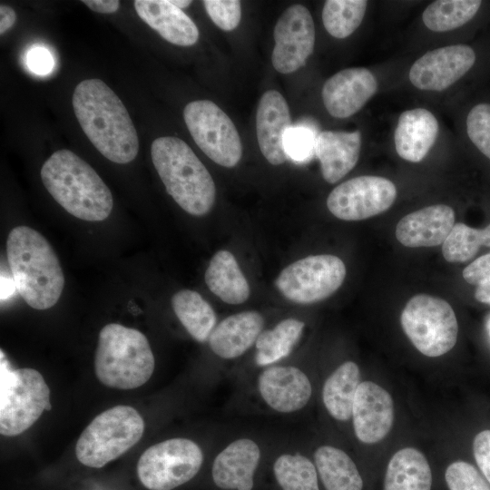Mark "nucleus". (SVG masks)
I'll return each mask as SVG.
<instances>
[{
	"label": "nucleus",
	"mask_w": 490,
	"mask_h": 490,
	"mask_svg": "<svg viewBox=\"0 0 490 490\" xmlns=\"http://www.w3.org/2000/svg\"><path fill=\"white\" fill-rule=\"evenodd\" d=\"M134 7L140 18L166 41L180 46L198 41L196 24L171 0H135Z\"/></svg>",
	"instance_id": "obj_23"
},
{
	"label": "nucleus",
	"mask_w": 490,
	"mask_h": 490,
	"mask_svg": "<svg viewBox=\"0 0 490 490\" xmlns=\"http://www.w3.org/2000/svg\"><path fill=\"white\" fill-rule=\"evenodd\" d=\"M260 459V449L254 440L237 439L215 457L211 468L213 482L224 490H251Z\"/></svg>",
	"instance_id": "obj_20"
},
{
	"label": "nucleus",
	"mask_w": 490,
	"mask_h": 490,
	"mask_svg": "<svg viewBox=\"0 0 490 490\" xmlns=\"http://www.w3.org/2000/svg\"><path fill=\"white\" fill-rule=\"evenodd\" d=\"M455 225V211L436 204L404 216L397 224L396 237L406 247H434L443 244Z\"/></svg>",
	"instance_id": "obj_19"
},
{
	"label": "nucleus",
	"mask_w": 490,
	"mask_h": 490,
	"mask_svg": "<svg viewBox=\"0 0 490 490\" xmlns=\"http://www.w3.org/2000/svg\"><path fill=\"white\" fill-rule=\"evenodd\" d=\"M171 3L177 6L178 8H185L191 4V1H186V0H172Z\"/></svg>",
	"instance_id": "obj_45"
},
{
	"label": "nucleus",
	"mask_w": 490,
	"mask_h": 490,
	"mask_svg": "<svg viewBox=\"0 0 490 490\" xmlns=\"http://www.w3.org/2000/svg\"><path fill=\"white\" fill-rule=\"evenodd\" d=\"M304 327L303 321L289 318L262 331L255 343V363L266 367L287 358L300 338Z\"/></svg>",
	"instance_id": "obj_30"
},
{
	"label": "nucleus",
	"mask_w": 490,
	"mask_h": 490,
	"mask_svg": "<svg viewBox=\"0 0 490 490\" xmlns=\"http://www.w3.org/2000/svg\"><path fill=\"white\" fill-rule=\"evenodd\" d=\"M481 4L479 0H437L427 5L422 20L431 31H451L469 22Z\"/></svg>",
	"instance_id": "obj_31"
},
{
	"label": "nucleus",
	"mask_w": 490,
	"mask_h": 490,
	"mask_svg": "<svg viewBox=\"0 0 490 490\" xmlns=\"http://www.w3.org/2000/svg\"><path fill=\"white\" fill-rule=\"evenodd\" d=\"M264 318L257 311L230 315L215 326L209 337L212 352L224 359L243 355L262 332Z\"/></svg>",
	"instance_id": "obj_22"
},
{
	"label": "nucleus",
	"mask_w": 490,
	"mask_h": 490,
	"mask_svg": "<svg viewBox=\"0 0 490 490\" xmlns=\"http://www.w3.org/2000/svg\"><path fill=\"white\" fill-rule=\"evenodd\" d=\"M6 255L14 285L24 300L40 310L55 305L64 277L47 240L28 226L15 227L7 237Z\"/></svg>",
	"instance_id": "obj_2"
},
{
	"label": "nucleus",
	"mask_w": 490,
	"mask_h": 490,
	"mask_svg": "<svg viewBox=\"0 0 490 490\" xmlns=\"http://www.w3.org/2000/svg\"><path fill=\"white\" fill-rule=\"evenodd\" d=\"M473 453L477 466L490 485V430L478 433L473 442Z\"/></svg>",
	"instance_id": "obj_39"
},
{
	"label": "nucleus",
	"mask_w": 490,
	"mask_h": 490,
	"mask_svg": "<svg viewBox=\"0 0 490 490\" xmlns=\"http://www.w3.org/2000/svg\"><path fill=\"white\" fill-rule=\"evenodd\" d=\"M481 246L490 247V224L484 229L456 223L442 246L448 262H465L474 258Z\"/></svg>",
	"instance_id": "obj_34"
},
{
	"label": "nucleus",
	"mask_w": 490,
	"mask_h": 490,
	"mask_svg": "<svg viewBox=\"0 0 490 490\" xmlns=\"http://www.w3.org/2000/svg\"><path fill=\"white\" fill-rule=\"evenodd\" d=\"M26 64L34 74H48L54 66V60L50 51L44 46H34L26 54Z\"/></svg>",
	"instance_id": "obj_40"
},
{
	"label": "nucleus",
	"mask_w": 490,
	"mask_h": 490,
	"mask_svg": "<svg viewBox=\"0 0 490 490\" xmlns=\"http://www.w3.org/2000/svg\"><path fill=\"white\" fill-rule=\"evenodd\" d=\"M273 472L282 490H319L316 466L299 453L280 455Z\"/></svg>",
	"instance_id": "obj_32"
},
{
	"label": "nucleus",
	"mask_w": 490,
	"mask_h": 490,
	"mask_svg": "<svg viewBox=\"0 0 490 490\" xmlns=\"http://www.w3.org/2000/svg\"><path fill=\"white\" fill-rule=\"evenodd\" d=\"M74 114L88 139L108 160L125 164L135 159L139 139L122 102L100 79H86L73 94Z\"/></svg>",
	"instance_id": "obj_1"
},
{
	"label": "nucleus",
	"mask_w": 490,
	"mask_h": 490,
	"mask_svg": "<svg viewBox=\"0 0 490 490\" xmlns=\"http://www.w3.org/2000/svg\"><path fill=\"white\" fill-rule=\"evenodd\" d=\"M346 272L340 258L312 255L284 268L275 279V286L289 300L310 304L332 295L342 285Z\"/></svg>",
	"instance_id": "obj_11"
},
{
	"label": "nucleus",
	"mask_w": 490,
	"mask_h": 490,
	"mask_svg": "<svg viewBox=\"0 0 490 490\" xmlns=\"http://www.w3.org/2000/svg\"><path fill=\"white\" fill-rule=\"evenodd\" d=\"M143 431L144 422L136 409L115 406L96 416L82 432L76 457L86 466L101 468L136 445Z\"/></svg>",
	"instance_id": "obj_6"
},
{
	"label": "nucleus",
	"mask_w": 490,
	"mask_h": 490,
	"mask_svg": "<svg viewBox=\"0 0 490 490\" xmlns=\"http://www.w3.org/2000/svg\"><path fill=\"white\" fill-rule=\"evenodd\" d=\"M16 19L15 12L8 5H0V34H3L15 24Z\"/></svg>",
	"instance_id": "obj_43"
},
{
	"label": "nucleus",
	"mask_w": 490,
	"mask_h": 490,
	"mask_svg": "<svg viewBox=\"0 0 490 490\" xmlns=\"http://www.w3.org/2000/svg\"><path fill=\"white\" fill-rule=\"evenodd\" d=\"M51 409L50 389L40 372L28 368L11 369L2 353L1 435L15 436L24 433L44 410Z\"/></svg>",
	"instance_id": "obj_7"
},
{
	"label": "nucleus",
	"mask_w": 490,
	"mask_h": 490,
	"mask_svg": "<svg viewBox=\"0 0 490 490\" xmlns=\"http://www.w3.org/2000/svg\"><path fill=\"white\" fill-rule=\"evenodd\" d=\"M359 381V368L353 361L344 362L327 378L322 388V400L332 417L339 421L351 418Z\"/></svg>",
	"instance_id": "obj_28"
},
{
	"label": "nucleus",
	"mask_w": 490,
	"mask_h": 490,
	"mask_svg": "<svg viewBox=\"0 0 490 490\" xmlns=\"http://www.w3.org/2000/svg\"><path fill=\"white\" fill-rule=\"evenodd\" d=\"M397 197L395 184L379 176H359L348 180L329 193L328 211L343 220H361L388 210Z\"/></svg>",
	"instance_id": "obj_12"
},
{
	"label": "nucleus",
	"mask_w": 490,
	"mask_h": 490,
	"mask_svg": "<svg viewBox=\"0 0 490 490\" xmlns=\"http://www.w3.org/2000/svg\"><path fill=\"white\" fill-rule=\"evenodd\" d=\"M475 54L466 44H454L426 52L411 66L409 80L417 89L443 91L474 65Z\"/></svg>",
	"instance_id": "obj_14"
},
{
	"label": "nucleus",
	"mask_w": 490,
	"mask_h": 490,
	"mask_svg": "<svg viewBox=\"0 0 490 490\" xmlns=\"http://www.w3.org/2000/svg\"><path fill=\"white\" fill-rule=\"evenodd\" d=\"M352 417L355 434L365 444L382 440L394 420V404L389 393L372 381L361 382L357 389Z\"/></svg>",
	"instance_id": "obj_15"
},
{
	"label": "nucleus",
	"mask_w": 490,
	"mask_h": 490,
	"mask_svg": "<svg viewBox=\"0 0 490 490\" xmlns=\"http://www.w3.org/2000/svg\"><path fill=\"white\" fill-rule=\"evenodd\" d=\"M360 149L359 131L319 132L315 141V153L324 180L333 184L348 174L356 166Z\"/></svg>",
	"instance_id": "obj_21"
},
{
	"label": "nucleus",
	"mask_w": 490,
	"mask_h": 490,
	"mask_svg": "<svg viewBox=\"0 0 490 490\" xmlns=\"http://www.w3.org/2000/svg\"><path fill=\"white\" fill-rule=\"evenodd\" d=\"M368 6L365 0H328L322 10L327 32L335 38L349 36L361 24Z\"/></svg>",
	"instance_id": "obj_33"
},
{
	"label": "nucleus",
	"mask_w": 490,
	"mask_h": 490,
	"mask_svg": "<svg viewBox=\"0 0 490 490\" xmlns=\"http://www.w3.org/2000/svg\"><path fill=\"white\" fill-rule=\"evenodd\" d=\"M273 67L280 74L299 69L315 45V25L307 7L296 4L280 15L274 27Z\"/></svg>",
	"instance_id": "obj_13"
},
{
	"label": "nucleus",
	"mask_w": 490,
	"mask_h": 490,
	"mask_svg": "<svg viewBox=\"0 0 490 490\" xmlns=\"http://www.w3.org/2000/svg\"><path fill=\"white\" fill-rule=\"evenodd\" d=\"M290 126L289 110L285 98L276 90L265 92L257 109L256 132L260 152L270 163L279 165L289 158L283 139Z\"/></svg>",
	"instance_id": "obj_18"
},
{
	"label": "nucleus",
	"mask_w": 490,
	"mask_h": 490,
	"mask_svg": "<svg viewBox=\"0 0 490 490\" xmlns=\"http://www.w3.org/2000/svg\"><path fill=\"white\" fill-rule=\"evenodd\" d=\"M466 132L475 146L490 159V104L474 106L466 118Z\"/></svg>",
	"instance_id": "obj_36"
},
{
	"label": "nucleus",
	"mask_w": 490,
	"mask_h": 490,
	"mask_svg": "<svg viewBox=\"0 0 490 490\" xmlns=\"http://www.w3.org/2000/svg\"><path fill=\"white\" fill-rule=\"evenodd\" d=\"M154 367L151 346L141 331L116 323L101 329L94 359L101 383L118 389L137 388L151 378Z\"/></svg>",
	"instance_id": "obj_5"
},
{
	"label": "nucleus",
	"mask_w": 490,
	"mask_h": 490,
	"mask_svg": "<svg viewBox=\"0 0 490 490\" xmlns=\"http://www.w3.org/2000/svg\"><path fill=\"white\" fill-rule=\"evenodd\" d=\"M203 462L194 441L176 437L147 448L137 463V475L149 490H172L192 479Z\"/></svg>",
	"instance_id": "obj_9"
},
{
	"label": "nucleus",
	"mask_w": 490,
	"mask_h": 490,
	"mask_svg": "<svg viewBox=\"0 0 490 490\" xmlns=\"http://www.w3.org/2000/svg\"><path fill=\"white\" fill-rule=\"evenodd\" d=\"M209 289L228 304H240L250 296V286L233 256L221 250L211 258L205 272Z\"/></svg>",
	"instance_id": "obj_26"
},
{
	"label": "nucleus",
	"mask_w": 490,
	"mask_h": 490,
	"mask_svg": "<svg viewBox=\"0 0 490 490\" xmlns=\"http://www.w3.org/2000/svg\"><path fill=\"white\" fill-rule=\"evenodd\" d=\"M258 389L263 401L279 413L303 408L312 394L308 376L294 366H270L258 377Z\"/></svg>",
	"instance_id": "obj_17"
},
{
	"label": "nucleus",
	"mask_w": 490,
	"mask_h": 490,
	"mask_svg": "<svg viewBox=\"0 0 490 490\" xmlns=\"http://www.w3.org/2000/svg\"><path fill=\"white\" fill-rule=\"evenodd\" d=\"M175 315L188 333L198 342H205L216 326V314L202 296L181 289L172 298Z\"/></svg>",
	"instance_id": "obj_29"
},
{
	"label": "nucleus",
	"mask_w": 490,
	"mask_h": 490,
	"mask_svg": "<svg viewBox=\"0 0 490 490\" xmlns=\"http://www.w3.org/2000/svg\"><path fill=\"white\" fill-rule=\"evenodd\" d=\"M438 129L436 118L426 109L403 112L394 134L397 154L411 162H421L434 145Z\"/></svg>",
	"instance_id": "obj_24"
},
{
	"label": "nucleus",
	"mask_w": 490,
	"mask_h": 490,
	"mask_svg": "<svg viewBox=\"0 0 490 490\" xmlns=\"http://www.w3.org/2000/svg\"><path fill=\"white\" fill-rule=\"evenodd\" d=\"M314 462L326 490H362V476L350 456L332 446L314 452Z\"/></svg>",
	"instance_id": "obj_27"
},
{
	"label": "nucleus",
	"mask_w": 490,
	"mask_h": 490,
	"mask_svg": "<svg viewBox=\"0 0 490 490\" xmlns=\"http://www.w3.org/2000/svg\"><path fill=\"white\" fill-rule=\"evenodd\" d=\"M183 118L198 147L214 162L231 168L242 156L239 132L230 118L214 103L196 100L185 105Z\"/></svg>",
	"instance_id": "obj_10"
},
{
	"label": "nucleus",
	"mask_w": 490,
	"mask_h": 490,
	"mask_svg": "<svg viewBox=\"0 0 490 490\" xmlns=\"http://www.w3.org/2000/svg\"><path fill=\"white\" fill-rule=\"evenodd\" d=\"M445 480L449 490H490V485L481 472L462 460L446 467Z\"/></svg>",
	"instance_id": "obj_35"
},
{
	"label": "nucleus",
	"mask_w": 490,
	"mask_h": 490,
	"mask_svg": "<svg viewBox=\"0 0 490 490\" xmlns=\"http://www.w3.org/2000/svg\"><path fill=\"white\" fill-rule=\"evenodd\" d=\"M83 3L94 12L113 14L120 7L118 0H83Z\"/></svg>",
	"instance_id": "obj_42"
},
{
	"label": "nucleus",
	"mask_w": 490,
	"mask_h": 490,
	"mask_svg": "<svg viewBox=\"0 0 490 490\" xmlns=\"http://www.w3.org/2000/svg\"><path fill=\"white\" fill-rule=\"evenodd\" d=\"M212 22L224 31H231L241 18L240 2L237 0H205L202 2Z\"/></svg>",
	"instance_id": "obj_38"
},
{
	"label": "nucleus",
	"mask_w": 490,
	"mask_h": 490,
	"mask_svg": "<svg viewBox=\"0 0 490 490\" xmlns=\"http://www.w3.org/2000/svg\"><path fill=\"white\" fill-rule=\"evenodd\" d=\"M465 280L472 285H480L490 281V253L475 259L463 270Z\"/></svg>",
	"instance_id": "obj_41"
},
{
	"label": "nucleus",
	"mask_w": 490,
	"mask_h": 490,
	"mask_svg": "<svg viewBox=\"0 0 490 490\" xmlns=\"http://www.w3.org/2000/svg\"><path fill=\"white\" fill-rule=\"evenodd\" d=\"M432 471L426 456L417 449L406 447L390 458L383 490H431Z\"/></svg>",
	"instance_id": "obj_25"
},
{
	"label": "nucleus",
	"mask_w": 490,
	"mask_h": 490,
	"mask_svg": "<svg viewBox=\"0 0 490 490\" xmlns=\"http://www.w3.org/2000/svg\"><path fill=\"white\" fill-rule=\"evenodd\" d=\"M40 175L47 191L71 215L86 221L109 217L113 206L110 189L74 152H54L43 164Z\"/></svg>",
	"instance_id": "obj_3"
},
{
	"label": "nucleus",
	"mask_w": 490,
	"mask_h": 490,
	"mask_svg": "<svg viewBox=\"0 0 490 490\" xmlns=\"http://www.w3.org/2000/svg\"><path fill=\"white\" fill-rule=\"evenodd\" d=\"M151 155L166 191L181 209L193 216H203L211 210L215 183L185 142L173 136L159 137L152 143Z\"/></svg>",
	"instance_id": "obj_4"
},
{
	"label": "nucleus",
	"mask_w": 490,
	"mask_h": 490,
	"mask_svg": "<svg viewBox=\"0 0 490 490\" xmlns=\"http://www.w3.org/2000/svg\"><path fill=\"white\" fill-rule=\"evenodd\" d=\"M400 323L412 344L425 356H442L456 343L458 324L455 311L438 297H412L401 313Z\"/></svg>",
	"instance_id": "obj_8"
},
{
	"label": "nucleus",
	"mask_w": 490,
	"mask_h": 490,
	"mask_svg": "<svg viewBox=\"0 0 490 490\" xmlns=\"http://www.w3.org/2000/svg\"><path fill=\"white\" fill-rule=\"evenodd\" d=\"M315 141L316 137L309 128L290 126L285 132L283 144L289 158L296 162H305L315 152Z\"/></svg>",
	"instance_id": "obj_37"
},
{
	"label": "nucleus",
	"mask_w": 490,
	"mask_h": 490,
	"mask_svg": "<svg viewBox=\"0 0 490 490\" xmlns=\"http://www.w3.org/2000/svg\"><path fill=\"white\" fill-rule=\"evenodd\" d=\"M377 82L367 68H348L329 77L322 88V100L335 118H348L358 113L377 93Z\"/></svg>",
	"instance_id": "obj_16"
},
{
	"label": "nucleus",
	"mask_w": 490,
	"mask_h": 490,
	"mask_svg": "<svg viewBox=\"0 0 490 490\" xmlns=\"http://www.w3.org/2000/svg\"><path fill=\"white\" fill-rule=\"evenodd\" d=\"M475 298L481 303L490 305V281L477 286L475 291Z\"/></svg>",
	"instance_id": "obj_44"
}]
</instances>
